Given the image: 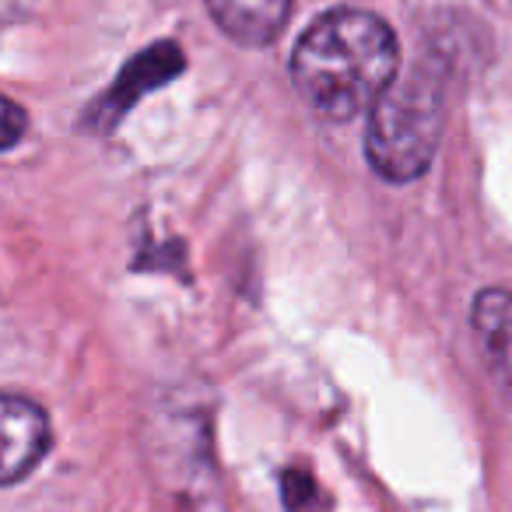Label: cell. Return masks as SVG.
Returning a JSON list of instances; mask_svg holds the SVG:
<instances>
[{
	"mask_svg": "<svg viewBox=\"0 0 512 512\" xmlns=\"http://www.w3.org/2000/svg\"><path fill=\"white\" fill-rule=\"evenodd\" d=\"M25 127H29V120H25V109L0 95V151L15 148V144L22 141Z\"/></svg>",
	"mask_w": 512,
	"mask_h": 512,
	"instance_id": "6",
	"label": "cell"
},
{
	"mask_svg": "<svg viewBox=\"0 0 512 512\" xmlns=\"http://www.w3.org/2000/svg\"><path fill=\"white\" fill-rule=\"evenodd\" d=\"M442 120V81L432 64H418L404 78H393V85L369 109V165L390 183H411L425 176L439 148Z\"/></svg>",
	"mask_w": 512,
	"mask_h": 512,
	"instance_id": "2",
	"label": "cell"
},
{
	"mask_svg": "<svg viewBox=\"0 0 512 512\" xmlns=\"http://www.w3.org/2000/svg\"><path fill=\"white\" fill-rule=\"evenodd\" d=\"M214 25L239 46H267L288 22L292 0H207Z\"/></svg>",
	"mask_w": 512,
	"mask_h": 512,
	"instance_id": "5",
	"label": "cell"
},
{
	"mask_svg": "<svg viewBox=\"0 0 512 512\" xmlns=\"http://www.w3.org/2000/svg\"><path fill=\"white\" fill-rule=\"evenodd\" d=\"M470 320H474V334L488 372L512 400V292L509 288H484L474 299Z\"/></svg>",
	"mask_w": 512,
	"mask_h": 512,
	"instance_id": "4",
	"label": "cell"
},
{
	"mask_svg": "<svg viewBox=\"0 0 512 512\" xmlns=\"http://www.w3.org/2000/svg\"><path fill=\"white\" fill-rule=\"evenodd\" d=\"M400 46L393 29L369 11H327L306 29L292 53L299 99L327 123H348L376 106L393 85Z\"/></svg>",
	"mask_w": 512,
	"mask_h": 512,
	"instance_id": "1",
	"label": "cell"
},
{
	"mask_svg": "<svg viewBox=\"0 0 512 512\" xmlns=\"http://www.w3.org/2000/svg\"><path fill=\"white\" fill-rule=\"evenodd\" d=\"M53 428L39 404L15 393H0V484L29 477L50 453Z\"/></svg>",
	"mask_w": 512,
	"mask_h": 512,
	"instance_id": "3",
	"label": "cell"
}]
</instances>
